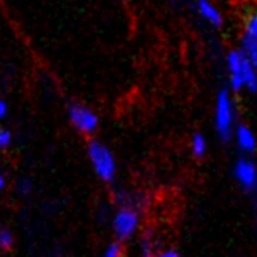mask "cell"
Here are the masks:
<instances>
[{
    "instance_id": "1",
    "label": "cell",
    "mask_w": 257,
    "mask_h": 257,
    "mask_svg": "<svg viewBox=\"0 0 257 257\" xmlns=\"http://www.w3.org/2000/svg\"><path fill=\"white\" fill-rule=\"evenodd\" d=\"M88 155L94 166V171L103 181H112L114 173H116V165H114V158L107 148L99 144V142L93 140L88 144Z\"/></svg>"
},
{
    "instance_id": "2",
    "label": "cell",
    "mask_w": 257,
    "mask_h": 257,
    "mask_svg": "<svg viewBox=\"0 0 257 257\" xmlns=\"http://www.w3.org/2000/svg\"><path fill=\"white\" fill-rule=\"evenodd\" d=\"M69 119L73 127L82 134H93L98 128V117L91 109L80 103L69 104Z\"/></svg>"
},
{
    "instance_id": "3",
    "label": "cell",
    "mask_w": 257,
    "mask_h": 257,
    "mask_svg": "<svg viewBox=\"0 0 257 257\" xmlns=\"http://www.w3.org/2000/svg\"><path fill=\"white\" fill-rule=\"evenodd\" d=\"M231 101H229L228 91L221 90L218 94V101H216V128L221 140L228 142L231 137Z\"/></svg>"
},
{
    "instance_id": "4",
    "label": "cell",
    "mask_w": 257,
    "mask_h": 257,
    "mask_svg": "<svg viewBox=\"0 0 257 257\" xmlns=\"http://www.w3.org/2000/svg\"><path fill=\"white\" fill-rule=\"evenodd\" d=\"M139 226V212L132 208H120L114 218V233L119 239H127Z\"/></svg>"
},
{
    "instance_id": "5",
    "label": "cell",
    "mask_w": 257,
    "mask_h": 257,
    "mask_svg": "<svg viewBox=\"0 0 257 257\" xmlns=\"http://www.w3.org/2000/svg\"><path fill=\"white\" fill-rule=\"evenodd\" d=\"M234 174H236V178H238V181L247 189V191H252V189L257 187V170L251 161L239 160L238 163H236Z\"/></svg>"
},
{
    "instance_id": "6",
    "label": "cell",
    "mask_w": 257,
    "mask_h": 257,
    "mask_svg": "<svg viewBox=\"0 0 257 257\" xmlns=\"http://www.w3.org/2000/svg\"><path fill=\"white\" fill-rule=\"evenodd\" d=\"M241 80L242 85L247 86L252 93H257V75L254 67L244 56V52H241Z\"/></svg>"
},
{
    "instance_id": "7",
    "label": "cell",
    "mask_w": 257,
    "mask_h": 257,
    "mask_svg": "<svg viewBox=\"0 0 257 257\" xmlns=\"http://www.w3.org/2000/svg\"><path fill=\"white\" fill-rule=\"evenodd\" d=\"M228 67H229V73H231V85L234 90H239L242 86V80H241V52H229L228 56Z\"/></svg>"
},
{
    "instance_id": "8",
    "label": "cell",
    "mask_w": 257,
    "mask_h": 257,
    "mask_svg": "<svg viewBox=\"0 0 257 257\" xmlns=\"http://www.w3.org/2000/svg\"><path fill=\"white\" fill-rule=\"evenodd\" d=\"M199 12H200V15L204 17L205 20H208L212 25L215 26H221L223 23V18L218 12H216L215 7L210 4V2H207V0H199Z\"/></svg>"
},
{
    "instance_id": "9",
    "label": "cell",
    "mask_w": 257,
    "mask_h": 257,
    "mask_svg": "<svg viewBox=\"0 0 257 257\" xmlns=\"http://www.w3.org/2000/svg\"><path fill=\"white\" fill-rule=\"evenodd\" d=\"M238 144H239V147L242 148V150L254 152V148H255V139H254L252 132L249 131L246 125H239L238 127Z\"/></svg>"
},
{
    "instance_id": "10",
    "label": "cell",
    "mask_w": 257,
    "mask_h": 257,
    "mask_svg": "<svg viewBox=\"0 0 257 257\" xmlns=\"http://www.w3.org/2000/svg\"><path fill=\"white\" fill-rule=\"evenodd\" d=\"M153 234L150 229H147V231L142 234V257H157V249H158V244L153 241Z\"/></svg>"
},
{
    "instance_id": "11",
    "label": "cell",
    "mask_w": 257,
    "mask_h": 257,
    "mask_svg": "<svg viewBox=\"0 0 257 257\" xmlns=\"http://www.w3.org/2000/svg\"><path fill=\"white\" fill-rule=\"evenodd\" d=\"M242 47H244V56L254 67V70H257V44L252 41V38L249 35L242 36Z\"/></svg>"
},
{
    "instance_id": "12",
    "label": "cell",
    "mask_w": 257,
    "mask_h": 257,
    "mask_svg": "<svg viewBox=\"0 0 257 257\" xmlns=\"http://www.w3.org/2000/svg\"><path fill=\"white\" fill-rule=\"evenodd\" d=\"M13 247V234L10 229L0 226V249L2 251H10Z\"/></svg>"
},
{
    "instance_id": "13",
    "label": "cell",
    "mask_w": 257,
    "mask_h": 257,
    "mask_svg": "<svg viewBox=\"0 0 257 257\" xmlns=\"http://www.w3.org/2000/svg\"><path fill=\"white\" fill-rule=\"evenodd\" d=\"M192 150L195 157H202L205 153V139L200 134H195L192 139Z\"/></svg>"
},
{
    "instance_id": "14",
    "label": "cell",
    "mask_w": 257,
    "mask_h": 257,
    "mask_svg": "<svg viewBox=\"0 0 257 257\" xmlns=\"http://www.w3.org/2000/svg\"><path fill=\"white\" fill-rule=\"evenodd\" d=\"M246 35L252 38V41L257 44V15H251L246 22Z\"/></svg>"
},
{
    "instance_id": "15",
    "label": "cell",
    "mask_w": 257,
    "mask_h": 257,
    "mask_svg": "<svg viewBox=\"0 0 257 257\" xmlns=\"http://www.w3.org/2000/svg\"><path fill=\"white\" fill-rule=\"evenodd\" d=\"M12 144V134L0 125V150H5V148H9Z\"/></svg>"
},
{
    "instance_id": "16",
    "label": "cell",
    "mask_w": 257,
    "mask_h": 257,
    "mask_svg": "<svg viewBox=\"0 0 257 257\" xmlns=\"http://www.w3.org/2000/svg\"><path fill=\"white\" fill-rule=\"evenodd\" d=\"M106 257H122V246L117 244V242H112V244L107 247Z\"/></svg>"
},
{
    "instance_id": "17",
    "label": "cell",
    "mask_w": 257,
    "mask_h": 257,
    "mask_svg": "<svg viewBox=\"0 0 257 257\" xmlns=\"http://www.w3.org/2000/svg\"><path fill=\"white\" fill-rule=\"evenodd\" d=\"M17 187H18V192L22 194V195L30 194V191H31V182L28 179H22V181H18Z\"/></svg>"
},
{
    "instance_id": "18",
    "label": "cell",
    "mask_w": 257,
    "mask_h": 257,
    "mask_svg": "<svg viewBox=\"0 0 257 257\" xmlns=\"http://www.w3.org/2000/svg\"><path fill=\"white\" fill-rule=\"evenodd\" d=\"M7 116V103L4 99H0V120Z\"/></svg>"
},
{
    "instance_id": "19",
    "label": "cell",
    "mask_w": 257,
    "mask_h": 257,
    "mask_svg": "<svg viewBox=\"0 0 257 257\" xmlns=\"http://www.w3.org/2000/svg\"><path fill=\"white\" fill-rule=\"evenodd\" d=\"M158 257H179V255H178V252H176V251L170 249V251H165L163 254H160Z\"/></svg>"
},
{
    "instance_id": "20",
    "label": "cell",
    "mask_w": 257,
    "mask_h": 257,
    "mask_svg": "<svg viewBox=\"0 0 257 257\" xmlns=\"http://www.w3.org/2000/svg\"><path fill=\"white\" fill-rule=\"evenodd\" d=\"M4 184H5V181H4V176L0 174V191H2V189H4Z\"/></svg>"
}]
</instances>
